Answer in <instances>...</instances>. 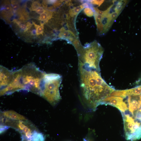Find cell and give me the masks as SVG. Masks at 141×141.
<instances>
[{
    "label": "cell",
    "instance_id": "cell-1",
    "mask_svg": "<svg viewBox=\"0 0 141 141\" xmlns=\"http://www.w3.org/2000/svg\"><path fill=\"white\" fill-rule=\"evenodd\" d=\"M80 86L87 103L94 109L115 90L102 78L100 72L87 70L79 66Z\"/></svg>",
    "mask_w": 141,
    "mask_h": 141
},
{
    "label": "cell",
    "instance_id": "cell-2",
    "mask_svg": "<svg viewBox=\"0 0 141 141\" xmlns=\"http://www.w3.org/2000/svg\"><path fill=\"white\" fill-rule=\"evenodd\" d=\"M75 49L78 57L79 66L87 70L100 72L99 64L104 50L98 42L94 40L84 46L80 44Z\"/></svg>",
    "mask_w": 141,
    "mask_h": 141
},
{
    "label": "cell",
    "instance_id": "cell-3",
    "mask_svg": "<svg viewBox=\"0 0 141 141\" xmlns=\"http://www.w3.org/2000/svg\"><path fill=\"white\" fill-rule=\"evenodd\" d=\"M124 99L126 108L122 113L123 119L137 126H141V85L126 90Z\"/></svg>",
    "mask_w": 141,
    "mask_h": 141
},
{
    "label": "cell",
    "instance_id": "cell-4",
    "mask_svg": "<svg viewBox=\"0 0 141 141\" xmlns=\"http://www.w3.org/2000/svg\"><path fill=\"white\" fill-rule=\"evenodd\" d=\"M21 69V80L24 90L40 96L45 73L40 70L32 62L25 65Z\"/></svg>",
    "mask_w": 141,
    "mask_h": 141
},
{
    "label": "cell",
    "instance_id": "cell-5",
    "mask_svg": "<svg viewBox=\"0 0 141 141\" xmlns=\"http://www.w3.org/2000/svg\"><path fill=\"white\" fill-rule=\"evenodd\" d=\"M62 80V76L57 74L45 73L44 76L40 96L52 105L57 104L61 98L59 89Z\"/></svg>",
    "mask_w": 141,
    "mask_h": 141
},
{
    "label": "cell",
    "instance_id": "cell-6",
    "mask_svg": "<svg viewBox=\"0 0 141 141\" xmlns=\"http://www.w3.org/2000/svg\"><path fill=\"white\" fill-rule=\"evenodd\" d=\"M21 69L14 72L13 78L11 82L7 87L0 90V96L10 95L15 92L24 90L21 82Z\"/></svg>",
    "mask_w": 141,
    "mask_h": 141
},
{
    "label": "cell",
    "instance_id": "cell-7",
    "mask_svg": "<svg viewBox=\"0 0 141 141\" xmlns=\"http://www.w3.org/2000/svg\"><path fill=\"white\" fill-rule=\"evenodd\" d=\"M13 72H14L0 65V90L7 86L11 82L13 78Z\"/></svg>",
    "mask_w": 141,
    "mask_h": 141
},
{
    "label": "cell",
    "instance_id": "cell-8",
    "mask_svg": "<svg viewBox=\"0 0 141 141\" xmlns=\"http://www.w3.org/2000/svg\"><path fill=\"white\" fill-rule=\"evenodd\" d=\"M2 115L4 117L14 120L21 121L26 120L24 116L13 110L3 111L2 113Z\"/></svg>",
    "mask_w": 141,
    "mask_h": 141
},
{
    "label": "cell",
    "instance_id": "cell-9",
    "mask_svg": "<svg viewBox=\"0 0 141 141\" xmlns=\"http://www.w3.org/2000/svg\"><path fill=\"white\" fill-rule=\"evenodd\" d=\"M43 134L35 130L32 132L31 141H45Z\"/></svg>",
    "mask_w": 141,
    "mask_h": 141
},
{
    "label": "cell",
    "instance_id": "cell-10",
    "mask_svg": "<svg viewBox=\"0 0 141 141\" xmlns=\"http://www.w3.org/2000/svg\"><path fill=\"white\" fill-rule=\"evenodd\" d=\"M52 14L53 12L51 11L46 10L44 13L40 15L39 20L46 22L52 17Z\"/></svg>",
    "mask_w": 141,
    "mask_h": 141
},
{
    "label": "cell",
    "instance_id": "cell-11",
    "mask_svg": "<svg viewBox=\"0 0 141 141\" xmlns=\"http://www.w3.org/2000/svg\"><path fill=\"white\" fill-rule=\"evenodd\" d=\"M17 128L24 135L32 132L30 128L24 124L23 122H19Z\"/></svg>",
    "mask_w": 141,
    "mask_h": 141
},
{
    "label": "cell",
    "instance_id": "cell-12",
    "mask_svg": "<svg viewBox=\"0 0 141 141\" xmlns=\"http://www.w3.org/2000/svg\"><path fill=\"white\" fill-rule=\"evenodd\" d=\"M94 10V9L93 10L91 8L87 7L84 8V12L87 16L89 17H91L94 15L95 12Z\"/></svg>",
    "mask_w": 141,
    "mask_h": 141
},
{
    "label": "cell",
    "instance_id": "cell-13",
    "mask_svg": "<svg viewBox=\"0 0 141 141\" xmlns=\"http://www.w3.org/2000/svg\"><path fill=\"white\" fill-rule=\"evenodd\" d=\"M33 24L36 30V34L37 35L40 34L43 35L44 32V28L39 25L36 24L34 22H33Z\"/></svg>",
    "mask_w": 141,
    "mask_h": 141
},
{
    "label": "cell",
    "instance_id": "cell-14",
    "mask_svg": "<svg viewBox=\"0 0 141 141\" xmlns=\"http://www.w3.org/2000/svg\"><path fill=\"white\" fill-rule=\"evenodd\" d=\"M41 6V4L38 2H34L32 3L30 10L33 11L36 10L37 9L40 7Z\"/></svg>",
    "mask_w": 141,
    "mask_h": 141
},
{
    "label": "cell",
    "instance_id": "cell-15",
    "mask_svg": "<svg viewBox=\"0 0 141 141\" xmlns=\"http://www.w3.org/2000/svg\"><path fill=\"white\" fill-rule=\"evenodd\" d=\"M89 1L92 4L96 5L99 6L104 2V0H91Z\"/></svg>",
    "mask_w": 141,
    "mask_h": 141
},
{
    "label": "cell",
    "instance_id": "cell-16",
    "mask_svg": "<svg viewBox=\"0 0 141 141\" xmlns=\"http://www.w3.org/2000/svg\"><path fill=\"white\" fill-rule=\"evenodd\" d=\"M9 127L8 126L1 125H0V133L2 134L7 129H8Z\"/></svg>",
    "mask_w": 141,
    "mask_h": 141
},
{
    "label": "cell",
    "instance_id": "cell-17",
    "mask_svg": "<svg viewBox=\"0 0 141 141\" xmlns=\"http://www.w3.org/2000/svg\"><path fill=\"white\" fill-rule=\"evenodd\" d=\"M45 10H44L43 7H40L37 9L36 11L37 13L41 15L44 13L45 12Z\"/></svg>",
    "mask_w": 141,
    "mask_h": 141
},
{
    "label": "cell",
    "instance_id": "cell-18",
    "mask_svg": "<svg viewBox=\"0 0 141 141\" xmlns=\"http://www.w3.org/2000/svg\"><path fill=\"white\" fill-rule=\"evenodd\" d=\"M18 25L22 29L24 30L25 31H27L29 29L27 25L24 24H20Z\"/></svg>",
    "mask_w": 141,
    "mask_h": 141
},
{
    "label": "cell",
    "instance_id": "cell-19",
    "mask_svg": "<svg viewBox=\"0 0 141 141\" xmlns=\"http://www.w3.org/2000/svg\"><path fill=\"white\" fill-rule=\"evenodd\" d=\"M5 9L7 11H10L11 10V8L10 5H5Z\"/></svg>",
    "mask_w": 141,
    "mask_h": 141
},
{
    "label": "cell",
    "instance_id": "cell-20",
    "mask_svg": "<svg viewBox=\"0 0 141 141\" xmlns=\"http://www.w3.org/2000/svg\"><path fill=\"white\" fill-rule=\"evenodd\" d=\"M83 141H90L89 140H87V139H84Z\"/></svg>",
    "mask_w": 141,
    "mask_h": 141
}]
</instances>
